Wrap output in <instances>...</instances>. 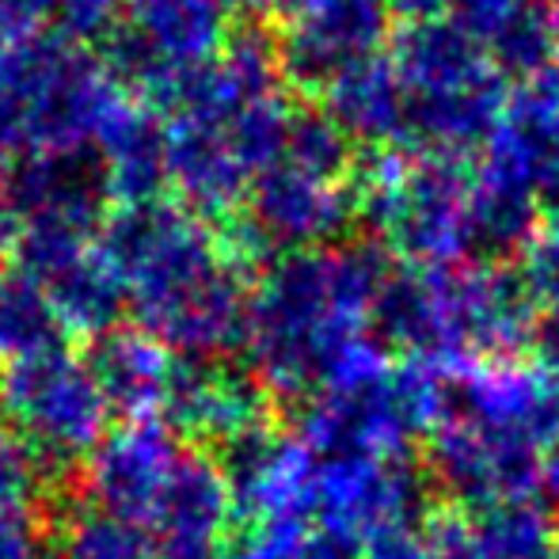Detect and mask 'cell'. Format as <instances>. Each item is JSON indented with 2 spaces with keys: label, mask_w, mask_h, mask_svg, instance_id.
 <instances>
[{
  "label": "cell",
  "mask_w": 559,
  "mask_h": 559,
  "mask_svg": "<svg viewBox=\"0 0 559 559\" xmlns=\"http://www.w3.org/2000/svg\"><path fill=\"white\" fill-rule=\"evenodd\" d=\"M50 514L46 507L0 514V559H43L50 548Z\"/></svg>",
  "instance_id": "cell-7"
},
{
  "label": "cell",
  "mask_w": 559,
  "mask_h": 559,
  "mask_svg": "<svg viewBox=\"0 0 559 559\" xmlns=\"http://www.w3.org/2000/svg\"><path fill=\"white\" fill-rule=\"evenodd\" d=\"M171 435L183 438L191 449L214 453L217 445L233 442L236 435L271 419V404L248 377L228 369H179L168 381L164 396Z\"/></svg>",
  "instance_id": "cell-3"
},
{
  "label": "cell",
  "mask_w": 559,
  "mask_h": 559,
  "mask_svg": "<svg viewBox=\"0 0 559 559\" xmlns=\"http://www.w3.org/2000/svg\"><path fill=\"white\" fill-rule=\"evenodd\" d=\"M46 514L53 548L66 559H153V533L145 525L107 514L84 491L46 507Z\"/></svg>",
  "instance_id": "cell-4"
},
{
  "label": "cell",
  "mask_w": 559,
  "mask_h": 559,
  "mask_svg": "<svg viewBox=\"0 0 559 559\" xmlns=\"http://www.w3.org/2000/svg\"><path fill=\"white\" fill-rule=\"evenodd\" d=\"M96 384L104 392L107 407L130 415V419H148V412L164 407L168 396V369L153 346L138 338H115L96 354Z\"/></svg>",
  "instance_id": "cell-5"
},
{
  "label": "cell",
  "mask_w": 559,
  "mask_h": 559,
  "mask_svg": "<svg viewBox=\"0 0 559 559\" xmlns=\"http://www.w3.org/2000/svg\"><path fill=\"white\" fill-rule=\"evenodd\" d=\"M179 449L164 427L148 419H130L126 427L104 435L84 461L81 491L99 510L148 530L164 487L176 468Z\"/></svg>",
  "instance_id": "cell-2"
},
{
  "label": "cell",
  "mask_w": 559,
  "mask_h": 559,
  "mask_svg": "<svg viewBox=\"0 0 559 559\" xmlns=\"http://www.w3.org/2000/svg\"><path fill=\"white\" fill-rule=\"evenodd\" d=\"M43 559H66V556H61L58 548H53V540H50V548H46V556H43Z\"/></svg>",
  "instance_id": "cell-10"
},
{
  "label": "cell",
  "mask_w": 559,
  "mask_h": 559,
  "mask_svg": "<svg viewBox=\"0 0 559 559\" xmlns=\"http://www.w3.org/2000/svg\"><path fill=\"white\" fill-rule=\"evenodd\" d=\"M46 502H50V491H46V479L38 472L35 456L27 453L20 438L0 435V514L46 507Z\"/></svg>",
  "instance_id": "cell-6"
},
{
  "label": "cell",
  "mask_w": 559,
  "mask_h": 559,
  "mask_svg": "<svg viewBox=\"0 0 559 559\" xmlns=\"http://www.w3.org/2000/svg\"><path fill=\"white\" fill-rule=\"evenodd\" d=\"M236 510L217 461L206 449H179L171 479L148 522L153 559H225Z\"/></svg>",
  "instance_id": "cell-1"
},
{
  "label": "cell",
  "mask_w": 559,
  "mask_h": 559,
  "mask_svg": "<svg viewBox=\"0 0 559 559\" xmlns=\"http://www.w3.org/2000/svg\"><path fill=\"white\" fill-rule=\"evenodd\" d=\"M294 559H366V556H361L358 540L350 537V530L332 522L328 530L305 533Z\"/></svg>",
  "instance_id": "cell-8"
},
{
  "label": "cell",
  "mask_w": 559,
  "mask_h": 559,
  "mask_svg": "<svg viewBox=\"0 0 559 559\" xmlns=\"http://www.w3.org/2000/svg\"><path fill=\"white\" fill-rule=\"evenodd\" d=\"M533 282L545 289L548 297H559V240H548L533 259Z\"/></svg>",
  "instance_id": "cell-9"
}]
</instances>
